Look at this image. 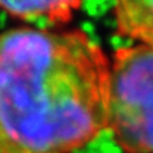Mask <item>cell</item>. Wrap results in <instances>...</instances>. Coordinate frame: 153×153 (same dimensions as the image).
Masks as SVG:
<instances>
[{"label":"cell","mask_w":153,"mask_h":153,"mask_svg":"<svg viewBox=\"0 0 153 153\" xmlns=\"http://www.w3.org/2000/svg\"><path fill=\"white\" fill-rule=\"evenodd\" d=\"M110 61L83 31L0 35V153H71L107 129Z\"/></svg>","instance_id":"obj_1"},{"label":"cell","mask_w":153,"mask_h":153,"mask_svg":"<svg viewBox=\"0 0 153 153\" xmlns=\"http://www.w3.org/2000/svg\"><path fill=\"white\" fill-rule=\"evenodd\" d=\"M107 129L125 153H153V47H121L110 63Z\"/></svg>","instance_id":"obj_2"},{"label":"cell","mask_w":153,"mask_h":153,"mask_svg":"<svg viewBox=\"0 0 153 153\" xmlns=\"http://www.w3.org/2000/svg\"><path fill=\"white\" fill-rule=\"evenodd\" d=\"M82 7L76 0H41V1H0V9L23 21H44L46 25L69 22L73 13Z\"/></svg>","instance_id":"obj_4"},{"label":"cell","mask_w":153,"mask_h":153,"mask_svg":"<svg viewBox=\"0 0 153 153\" xmlns=\"http://www.w3.org/2000/svg\"><path fill=\"white\" fill-rule=\"evenodd\" d=\"M114 14L119 35L153 47V0H123Z\"/></svg>","instance_id":"obj_3"}]
</instances>
